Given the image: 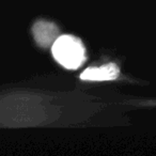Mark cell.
<instances>
[{"instance_id":"2","label":"cell","mask_w":156,"mask_h":156,"mask_svg":"<svg viewBox=\"0 0 156 156\" xmlns=\"http://www.w3.org/2000/svg\"><path fill=\"white\" fill-rule=\"evenodd\" d=\"M119 75V67L115 63L103 65L100 67H90L80 74V79L90 81L112 80Z\"/></svg>"},{"instance_id":"3","label":"cell","mask_w":156,"mask_h":156,"mask_svg":"<svg viewBox=\"0 0 156 156\" xmlns=\"http://www.w3.org/2000/svg\"><path fill=\"white\" fill-rule=\"evenodd\" d=\"M34 35L37 41L41 46H48L52 41H56L58 37V29L51 23L40 22L37 23L34 26Z\"/></svg>"},{"instance_id":"1","label":"cell","mask_w":156,"mask_h":156,"mask_svg":"<svg viewBox=\"0 0 156 156\" xmlns=\"http://www.w3.org/2000/svg\"><path fill=\"white\" fill-rule=\"evenodd\" d=\"M52 56L67 69H76L85 63L86 49L79 39L73 35H61L52 44Z\"/></svg>"}]
</instances>
